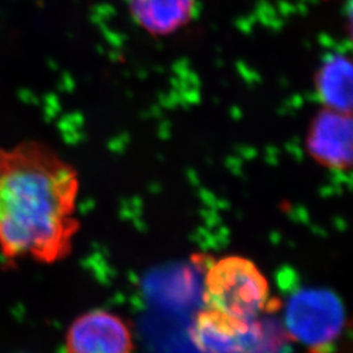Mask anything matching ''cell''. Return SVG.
<instances>
[{
    "mask_svg": "<svg viewBox=\"0 0 353 353\" xmlns=\"http://www.w3.org/2000/svg\"><path fill=\"white\" fill-rule=\"evenodd\" d=\"M77 170L46 143L0 148V255L52 265L70 255L80 223Z\"/></svg>",
    "mask_w": 353,
    "mask_h": 353,
    "instance_id": "obj_1",
    "label": "cell"
},
{
    "mask_svg": "<svg viewBox=\"0 0 353 353\" xmlns=\"http://www.w3.org/2000/svg\"><path fill=\"white\" fill-rule=\"evenodd\" d=\"M270 301V284L250 259L224 256L205 274L204 303L208 309L240 319H258Z\"/></svg>",
    "mask_w": 353,
    "mask_h": 353,
    "instance_id": "obj_2",
    "label": "cell"
},
{
    "mask_svg": "<svg viewBox=\"0 0 353 353\" xmlns=\"http://www.w3.org/2000/svg\"><path fill=\"white\" fill-rule=\"evenodd\" d=\"M284 318L285 330L293 341L319 350L341 336L345 313L332 292L310 288L292 296Z\"/></svg>",
    "mask_w": 353,
    "mask_h": 353,
    "instance_id": "obj_3",
    "label": "cell"
},
{
    "mask_svg": "<svg viewBox=\"0 0 353 353\" xmlns=\"http://www.w3.org/2000/svg\"><path fill=\"white\" fill-rule=\"evenodd\" d=\"M190 336L202 353H262L267 341L258 319H240L208 307L198 313Z\"/></svg>",
    "mask_w": 353,
    "mask_h": 353,
    "instance_id": "obj_4",
    "label": "cell"
},
{
    "mask_svg": "<svg viewBox=\"0 0 353 353\" xmlns=\"http://www.w3.org/2000/svg\"><path fill=\"white\" fill-rule=\"evenodd\" d=\"M305 148L312 160L325 169L350 170L353 160L352 113L321 106L309 121Z\"/></svg>",
    "mask_w": 353,
    "mask_h": 353,
    "instance_id": "obj_5",
    "label": "cell"
},
{
    "mask_svg": "<svg viewBox=\"0 0 353 353\" xmlns=\"http://www.w3.org/2000/svg\"><path fill=\"white\" fill-rule=\"evenodd\" d=\"M65 352L134 353V338L121 316L90 310L71 323L65 334Z\"/></svg>",
    "mask_w": 353,
    "mask_h": 353,
    "instance_id": "obj_6",
    "label": "cell"
},
{
    "mask_svg": "<svg viewBox=\"0 0 353 353\" xmlns=\"http://www.w3.org/2000/svg\"><path fill=\"white\" fill-rule=\"evenodd\" d=\"M128 13L143 32L154 38L174 36L192 21L198 0H127Z\"/></svg>",
    "mask_w": 353,
    "mask_h": 353,
    "instance_id": "obj_7",
    "label": "cell"
},
{
    "mask_svg": "<svg viewBox=\"0 0 353 353\" xmlns=\"http://www.w3.org/2000/svg\"><path fill=\"white\" fill-rule=\"evenodd\" d=\"M313 85L322 108L352 113L353 64L350 55L332 52L314 72Z\"/></svg>",
    "mask_w": 353,
    "mask_h": 353,
    "instance_id": "obj_8",
    "label": "cell"
}]
</instances>
